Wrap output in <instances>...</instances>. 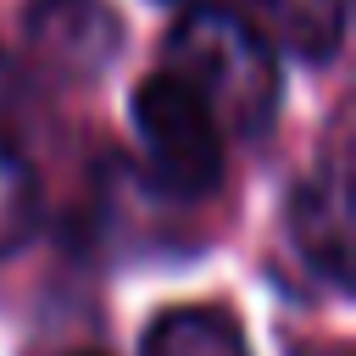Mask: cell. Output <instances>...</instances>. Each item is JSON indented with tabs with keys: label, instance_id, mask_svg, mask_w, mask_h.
Returning <instances> with one entry per match:
<instances>
[{
	"label": "cell",
	"instance_id": "1",
	"mask_svg": "<svg viewBox=\"0 0 356 356\" xmlns=\"http://www.w3.org/2000/svg\"><path fill=\"white\" fill-rule=\"evenodd\" d=\"M167 56L178 72L206 106L211 117L228 111V122L239 134H261L273 128V106H278V67H273V50L261 44V33L217 6H195L172 39H167Z\"/></svg>",
	"mask_w": 356,
	"mask_h": 356
},
{
	"label": "cell",
	"instance_id": "2",
	"mask_svg": "<svg viewBox=\"0 0 356 356\" xmlns=\"http://www.w3.org/2000/svg\"><path fill=\"white\" fill-rule=\"evenodd\" d=\"M134 128L161 172L167 189L178 195H211L222 184V134L211 106L178 78V72H150L134 89Z\"/></svg>",
	"mask_w": 356,
	"mask_h": 356
},
{
	"label": "cell",
	"instance_id": "3",
	"mask_svg": "<svg viewBox=\"0 0 356 356\" xmlns=\"http://www.w3.org/2000/svg\"><path fill=\"white\" fill-rule=\"evenodd\" d=\"M28 33L67 72H100L122 44L117 11L106 0H33Z\"/></svg>",
	"mask_w": 356,
	"mask_h": 356
},
{
	"label": "cell",
	"instance_id": "4",
	"mask_svg": "<svg viewBox=\"0 0 356 356\" xmlns=\"http://www.w3.org/2000/svg\"><path fill=\"white\" fill-rule=\"evenodd\" d=\"M39 222V178L33 161L11 128V106H6V61H0V250H17Z\"/></svg>",
	"mask_w": 356,
	"mask_h": 356
},
{
	"label": "cell",
	"instance_id": "5",
	"mask_svg": "<svg viewBox=\"0 0 356 356\" xmlns=\"http://www.w3.org/2000/svg\"><path fill=\"white\" fill-rule=\"evenodd\" d=\"M145 356H245V339H239V323L228 312L184 306V312L156 317V328L145 339Z\"/></svg>",
	"mask_w": 356,
	"mask_h": 356
},
{
	"label": "cell",
	"instance_id": "6",
	"mask_svg": "<svg viewBox=\"0 0 356 356\" xmlns=\"http://www.w3.org/2000/svg\"><path fill=\"white\" fill-rule=\"evenodd\" d=\"M278 17V33L295 56L306 61H328L345 39V6L339 0H267Z\"/></svg>",
	"mask_w": 356,
	"mask_h": 356
},
{
	"label": "cell",
	"instance_id": "7",
	"mask_svg": "<svg viewBox=\"0 0 356 356\" xmlns=\"http://www.w3.org/2000/svg\"><path fill=\"white\" fill-rule=\"evenodd\" d=\"M72 356H100V350H72Z\"/></svg>",
	"mask_w": 356,
	"mask_h": 356
}]
</instances>
